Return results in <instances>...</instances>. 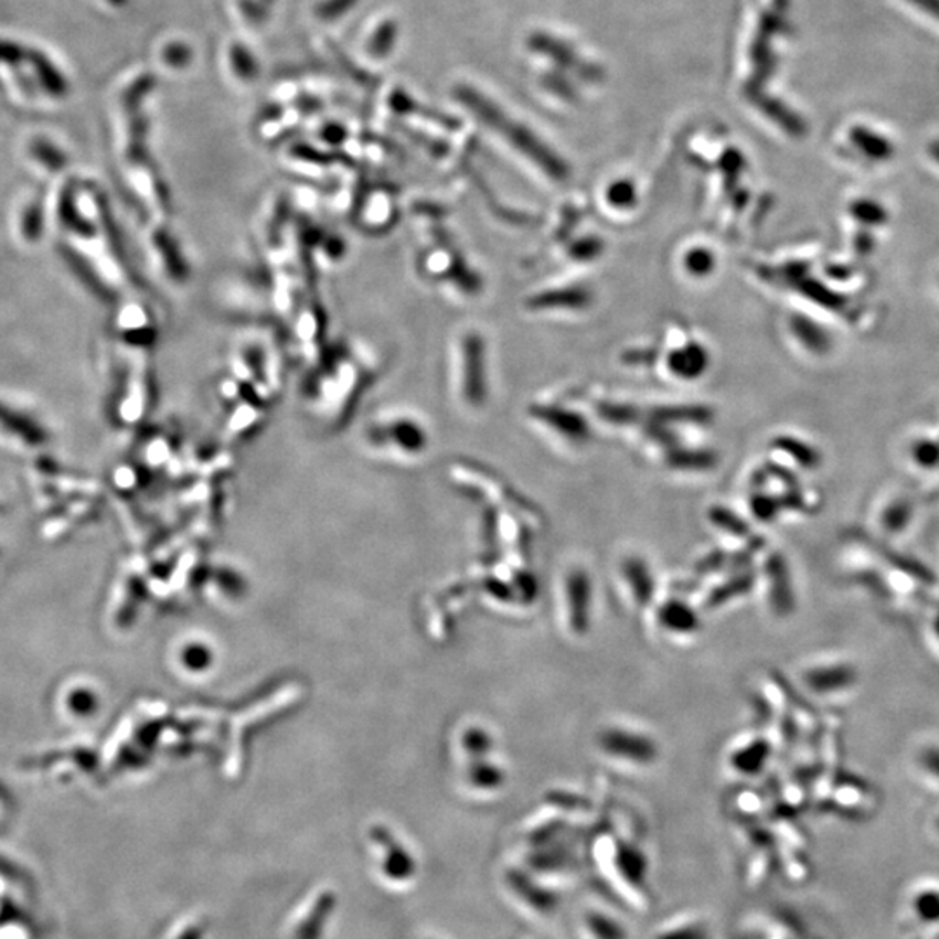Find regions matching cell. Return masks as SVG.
Segmentation results:
<instances>
[{"mask_svg":"<svg viewBox=\"0 0 939 939\" xmlns=\"http://www.w3.org/2000/svg\"><path fill=\"white\" fill-rule=\"evenodd\" d=\"M917 4L922 6L927 11H932V13H939V0H915ZM939 17V14H938Z\"/></svg>","mask_w":939,"mask_h":939,"instance_id":"obj_8","label":"cell"},{"mask_svg":"<svg viewBox=\"0 0 939 939\" xmlns=\"http://www.w3.org/2000/svg\"><path fill=\"white\" fill-rule=\"evenodd\" d=\"M585 929L594 939H627V931L620 922H616L609 915L599 911H588L585 915Z\"/></svg>","mask_w":939,"mask_h":939,"instance_id":"obj_6","label":"cell"},{"mask_svg":"<svg viewBox=\"0 0 939 939\" xmlns=\"http://www.w3.org/2000/svg\"><path fill=\"white\" fill-rule=\"evenodd\" d=\"M353 220L364 234H385L395 225L394 202L383 190L370 193L353 205Z\"/></svg>","mask_w":939,"mask_h":939,"instance_id":"obj_4","label":"cell"},{"mask_svg":"<svg viewBox=\"0 0 939 939\" xmlns=\"http://www.w3.org/2000/svg\"><path fill=\"white\" fill-rule=\"evenodd\" d=\"M147 249L162 279L171 284L185 282L189 265L181 255L177 237L169 231L168 222L148 223Z\"/></svg>","mask_w":939,"mask_h":939,"instance_id":"obj_3","label":"cell"},{"mask_svg":"<svg viewBox=\"0 0 939 939\" xmlns=\"http://www.w3.org/2000/svg\"><path fill=\"white\" fill-rule=\"evenodd\" d=\"M42 231V216L41 210L35 207V210L29 211V216H26V223L23 225V232H25L26 238L33 241V238H39Z\"/></svg>","mask_w":939,"mask_h":939,"instance_id":"obj_7","label":"cell"},{"mask_svg":"<svg viewBox=\"0 0 939 939\" xmlns=\"http://www.w3.org/2000/svg\"><path fill=\"white\" fill-rule=\"evenodd\" d=\"M359 446L377 460L413 461L427 449V427L403 407H380L362 423Z\"/></svg>","mask_w":939,"mask_h":939,"instance_id":"obj_2","label":"cell"},{"mask_svg":"<svg viewBox=\"0 0 939 939\" xmlns=\"http://www.w3.org/2000/svg\"><path fill=\"white\" fill-rule=\"evenodd\" d=\"M0 427L29 446H42L50 440V435L41 423L4 404H0Z\"/></svg>","mask_w":939,"mask_h":939,"instance_id":"obj_5","label":"cell"},{"mask_svg":"<svg viewBox=\"0 0 939 939\" xmlns=\"http://www.w3.org/2000/svg\"><path fill=\"white\" fill-rule=\"evenodd\" d=\"M301 404L313 425L333 431L343 427L358 409L359 401L383 370V355L364 338H343L328 343L308 365Z\"/></svg>","mask_w":939,"mask_h":939,"instance_id":"obj_1","label":"cell"}]
</instances>
